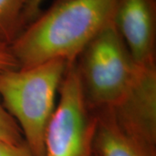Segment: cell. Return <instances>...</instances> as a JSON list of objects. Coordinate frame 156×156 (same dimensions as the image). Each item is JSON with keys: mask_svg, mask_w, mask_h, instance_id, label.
<instances>
[{"mask_svg": "<svg viewBox=\"0 0 156 156\" xmlns=\"http://www.w3.org/2000/svg\"><path fill=\"white\" fill-rule=\"evenodd\" d=\"M107 109L126 133L156 147V64L139 66L122 97Z\"/></svg>", "mask_w": 156, "mask_h": 156, "instance_id": "cell-5", "label": "cell"}, {"mask_svg": "<svg viewBox=\"0 0 156 156\" xmlns=\"http://www.w3.org/2000/svg\"><path fill=\"white\" fill-rule=\"evenodd\" d=\"M0 156H33L26 144L15 145L0 140Z\"/></svg>", "mask_w": 156, "mask_h": 156, "instance_id": "cell-10", "label": "cell"}, {"mask_svg": "<svg viewBox=\"0 0 156 156\" xmlns=\"http://www.w3.org/2000/svg\"><path fill=\"white\" fill-rule=\"evenodd\" d=\"M27 0H0V45L11 46L24 29L23 14Z\"/></svg>", "mask_w": 156, "mask_h": 156, "instance_id": "cell-8", "label": "cell"}, {"mask_svg": "<svg viewBox=\"0 0 156 156\" xmlns=\"http://www.w3.org/2000/svg\"><path fill=\"white\" fill-rule=\"evenodd\" d=\"M76 64L86 101L94 112L115 105L139 68L113 21L89 43Z\"/></svg>", "mask_w": 156, "mask_h": 156, "instance_id": "cell-3", "label": "cell"}, {"mask_svg": "<svg viewBox=\"0 0 156 156\" xmlns=\"http://www.w3.org/2000/svg\"><path fill=\"white\" fill-rule=\"evenodd\" d=\"M45 0H27L24 6L23 20L24 28L41 14V6ZM24 30V29H23Z\"/></svg>", "mask_w": 156, "mask_h": 156, "instance_id": "cell-11", "label": "cell"}, {"mask_svg": "<svg viewBox=\"0 0 156 156\" xmlns=\"http://www.w3.org/2000/svg\"><path fill=\"white\" fill-rule=\"evenodd\" d=\"M68 65L63 59H53L0 72V101L18 125L33 156H43L45 129Z\"/></svg>", "mask_w": 156, "mask_h": 156, "instance_id": "cell-2", "label": "cell"}, {"mask_svg": "<svg viewBox=\"0 0 156 156\" xmlns=\"http://www.w3.org/2000/svg\"><path fill=\"white\" fill-rule=\"evenodd\" d=\"M117 0H56L10 46L21 69L53 59L76 62L89 43L113 21Z\"/></svg>", "mask_w": 156, "mask_h": 156, "instance_id": "cell-1", "label": "cell"}, {"mask_svg": "<svg viewBox=\"0 0 156 156\" xmlns=\"http://www.w3.org/2000/svg\"><path fill=\"white\" fill-rule=\"evenodd\" d=\"M97 128L94 150L96 156H156V147L126 133L113 119L108 109L95 111Z\"/></svg>", "mask_w": 156, "mask_h": 156, "instance_id": "cell-7", "label": "cell"}, {"mask_svg": "<svg viewBox=\"0 0 156 156\" xmlns=\"http://www.w3.org/2000/svg\"><path fill=\"white\" fill-rule=\"evenodd\" d=\"M95 156H96V155H95Z\"/></svg>", "mask_w": 156, "mask_h": 156, "instance_id": "cell-13", "label": "cell"}, {"mask_svg": "<svg viewBox=\"0 0 156 156\" xmlns=\"http://www.w3.org/2000/svg\"><path fill=\"white\" fill-rule=\"evenodd\" d=\"M19 68L18 62L9 46L0 45V72Z\"/></svg>", "mask_w": 156, "mask_h": 156, "instance_id": "cell-12", "label": "cell"}, {"mask_svg": "<svg viewBox=\"0 0 156 156\" xmlns=\"http://www.w3.org/2000/svg\"><path fill=\"white\" fill-rule=\"evenodd\" d=\"M113 22L138 66L156 64V0H117Z\"/></svg>", "mask_w": 156, "mask_h": 156, "instance_id": "cell-6", "label": "cell"}, {"mask_svg": "<svg viewBox=\"0 0 156 156\" xmlns=\"http://www.w3.org/2000/svg\"><path fill=\"white\" fill-rule=\"evenodd\" d=\"M46 127L43 156H95L97 117L84 96L76 62L69 64Z\"/></svg>", "mask_w": 156, "mask_h": 156, "instance_id": "cell-4", "label": "cell"}, {"mask_svg": "<svg viewBox=\"0 0 156 156\" xmlns=\"http://www.w3.org/2000/svg\"><path fill=\"white\" fill-rule=\"evenodd\" d=\"M0 140L15 145L25 144L21 130L0 101Z\"/></svg>", "mask_w": 156, "mask_h": 156, "instance_id": "cell-9", "label": "cell"}]
</instances>
